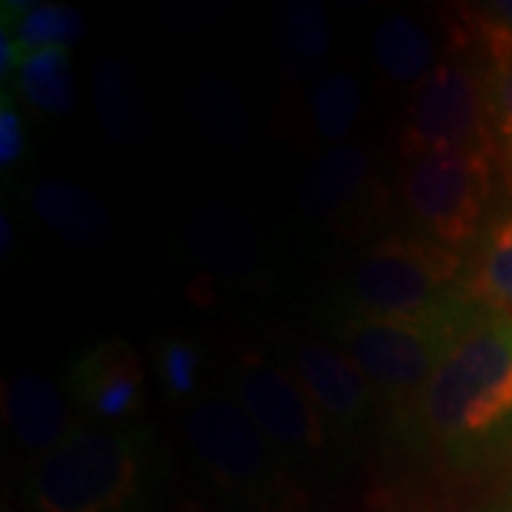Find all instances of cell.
Returning a JSON list of instances; mask_svg holds the SVG:
<instances>
[{"label": "cell", "mask_w": 512, "mask_h": 512, "mask_svg": "<svg viewBox=\"0 0 512 512\" xmlns=\"http://www.w3.org/2000/svg\"><path fill=\"white\" fill-rule=\"evenodd\" d=\"M188 106L197 126L208 134L211 143L222 148H239L248 137L251 117L237 89L222 77H202L188 92Z\"/></svg>", "instance_id": "22"}, {"label": "cell", "mask_w": 512, "mask_h": 512, "mask_svg": "<svg viewBox=\"0 0 512 512\" xmlns=\"http://www.w3.org/2000/svg\"><path fill=\"white\" fill-rule=\"evenodd\" d=\"M12 20V29H6L15 37L23 55L60 49L69 52L86 37V18L72 6L63 3H3V23Z\"/></svg>", "instance_id": "20"}, {"label": "cell", "mask_w": 512, "mask_h": 512, "mask_svg": "<svg viewBox=\"0 0 512 512\" xmlns=\"http://www.w3.org/2000/svg\"><path fill=\"white\" fill-rule=\"evenodd\" d=\"M370 191H376V180L367 151L345 143L325 151L311 165L299 185V208L308 220L336 225L359 214Z\"/></svg>", "instance_id": "11"}, {"label": "cell", "mask_w": 512, "mask_h": 512, "mask_svg": "<svg viewBox=\"0 0 512 512\" xmlns=\"http://www.w3.org/2000/svg\"><path fill=\"white\" fill-rule=\"evenodd\" d=\"M419 427L453 458L512 441V319L476 316L416 399Z\"/></svg>", "instance_id": "1"}, {"label": "cell", "mask_w": 512, "mask_h": 512, "mask_svg": "<svg viewBox=\"0 0 512 512\" xmlns=\"http://www.w3.org/2000/svg\"><path fill=\"white\" fill-rule=\"evenodd\" d=\"M183 512H202V510H197V507H185Z\"/></svg>", "instance_id": "27"}, {"label": "cell", "mask_w": 512, "mask_h": 512, "mask_svg": "<svg viewBox=\"0 0 512 512\" xmlns=\"http://www.w3.org/2000/svg\"><path fill=\"white\" fill-rule=\"evenodd\" d=\"M26 151V128L20 120L18 109L12 106L9 94L0 100V165L12 168Z\"/></svg>", "instance_id": "25"}, {"label": "cell", "mask_w": 512, "mask_h": 512, "mask_svg": "<svg viewBox=\"0 0 512 512\" xmlns=\"http://www.w3.org/2000/svg\"><path fill=\"white\" fill-rule=\"evenodd\" d=\"M328 9L316 0H288L274 20V46L288 83L311 80L330 55Z\"/></svg>", "instance_id": "15"}, {"label": "cell", "mask_w": 512, "mask_h": 512, "mask_svg": "<svg viewBox=\"0 0 512 512\" xmlns=\"http://www.w3.org/2000/svg\"><path fill=\"white\" fill-rule=\"evenodd\" d=\"M29 205L52 234L83 251H97L111 239V217L92 191L69 180H40L29 191Z\"/></svg>", "instance_id": "14"}, {"label": "cell", "mask_w": 512, "mask_h": 512, "mask_svg": "<svg viewBox=\"0 0 512 512\" xmlns=\"http://www.w3.org/2000/svg\"><path fill=\"white\" fill-rule=\"evenodd\" d=\"M464 259L427 234H390L367 248L353 279V316H410L450 302Z\"/></svg>", "instance_id": "4"}, {"label": "cell", "mask_w": 512, "mask_h": 512, "mask_svg": "<svg viewBox=\"0 0 512 512\" xmlns=\"http://www.w3.org/2000/svg\"><path fill=\"white\" fill-rule=\"evenodd\" d=\"M379 512H396V510H379Z\"/></svg>", "instance_id": "28"}, {"label": "cell", "mask_w": 512, "mask_h": 512, "mask_svg": "<svg viewBox=\"0 0 512 512\" xmlns=\"http://www.w3.org/2000/svg\"><path fill=\"white\" fill-rule=\"evenodd\" d=\"M18 92L26 97L32 109L43 114H52V117L69 114L77 100L69 52L46 49V52H32L23 57L18 69Z\"/></svg>", "instance_id": "23"}, {"label": "cell", "mask_w": 512, "mask_h": 512, "mask_svg": "<svg viewBox=\"0 0 512 512\" xmlns=\"http://www.w3.org/2000/svg\"><path fill=\"white\" fill-rule=\"evenodd\" d=\"M493 154L464 151L413 160L402 200L424 234L461 254L478 237L493 197Z\"/></svg>", "instance_id": "7"}, {"label": "cell", "mask_w": 512, "mask_h": 512, "mask_svg": "<svg viewBox=\"0 0 512 512\" xmlns=\"http://www.w3.org/2000/svg\"><path fill=\"white\" fill-rule=\"evenodd\" d=\"M185 441L197 467L222 493L251 501H288L291 484L279 461L282 456L228 393L208 390L188 407Z\"/></svg>", "instance_id": "5"}, {"label": "cell", "mask_w": 512, "mask_h": 512, "mask_svg": "<svg viewBox=\"0 0 512 512\" xmlns=\"http://www.w3.org/2000/svg\"><path fill=\"white\" fill-rule=\"evenodd\" d=\"M92 106L111 143L137 146L148 134V117L137 80L120 57H103L94 63Z\"/></svg>", "instance_id": "17"}, {"label": "cell", "mask_w": 512, "mask_h": 512, "mask_svg": "<svg viewBox=\"0 0 512 512\" xmlns=\"http://www.w3.org/2000/svg\"><path fill=\"white\" fill-rule=\"evenodd\" d=\"M476 35L484 46V83L490 100L493 137L512 165V3H490L476 15Z\"/></svg>", "instance_id": "16"}, {"label": "cell", "mask_w": 512, "mask_h": 512, "mask_svg": "<svg viewBox=\"0 0 512 512\" xmlns=\"http://www.w3.org/2000/svg\"><path fill=\"white\" fill-rule=\"evenodd\" d=\"M234 396L279 456L308 458L328 447V424L291 370L259 350L239 353Z\"/></svg>", "instance_id": "8"}, {"label": "cell", "mask_w": 512, "mask_h": 512, "mask_svg": "<svg viewBox=\"0 0 512 512\" xmlns=\"http://www.w3.org/2000/svg\"><path fill=\"white\" fill-rule=\"evenodd\" d=\"M293 376L325 419L356 427L373 413V384L345 348L305 339L293 348Z\"/></svg>", "instance_id": "10"}, {"label": "cell", "mask_w": 512, "mask_h": 512, "mask_svg": "<svg viewBox=\"0 0 512 512\" xmlns=\"http://www.w3.org/2000/svg\"><path fill=\"white\" fill-rule=\"evenodd\" d=\"M373 60L390 83L416 89L436 69V43L416 18L393 15L373 32Z\"/></svg>", "instance_id": "19"}, {"label": "cell", "mask_w": 512, "mask_h": 512, "mask_svg": "<svg viewBox=\"0 0 512 512\" xmlns=\"http://www.w3.org/2000/svg\"><path fill=\"white\" fill-rule=\"evenodd\" d=\"M146 362L126 339H106L86 350L72 370L77 407L94 427L123 430L146 407Z\"/></svg>", "instance_id": "9"}, {"label": "cell", "mask_w": 512, "mask_h": 512, "mask_svg": "<svg viewBox=\"0 0 512 512\" xmlns=\"http://www.w3.org/2000/svg\"><path fill=\"white\" fill-rule=\"evenodd\" d=\"M362 86L353 74L325 72L319 80H313L308 94V114H311L313 134L325 146H345L353 128L362 120Z\"/></svg>", "instance_id": "21"}, {"label": "cell", "mask_w": 512, "mask_h": 512, "mask_svg": "<svg viewBox=\"0 0 512 512\" xmlns=\"http://www.w3.org/2000/svg\"><path fill=\"white\" fill-rule=\"evenodd\" d=\"M157 379L171 399H191L197 393V379H200L202 353L194 342L183 336H168L157 348Z\"/></svg>", "instance_id": "24"}, {"label": "cell", "mask_w": 512, "mask_h": 512, "mask_svg": "<svg viewBox=\"0 0 512 512\" xmlns=\"http://www.w3.org/2000/svg\"><path fill=\"white\" fill-rule=\"evenodd\" d=\"M464 296L487 316L512 319V214L487 228L464 279Z\"/></svg>", "instance_id": "18"}, {"label": "cell", "mask_w": 512, "mask_h": 512, "mask_svg": "<svg viewBox=\"0 0 512 512\" xmlns=\"http://www.w3.org/2000/svg\"><path fill=\"white\" fill-rule=\"evenodd\" d=\"M0 251H3V256L9 254V245L15 242V234H12V228H9V217H3L0 220Z\"/></svg>", "instance_id": "26"}, {"label": "cell", "mask_w": 512, "mask_h": 512, "mask_svg": "<svg viewBox=\"0 0 512 512\" xmlns=\"http://www.w3.org/2000/svg\"><path fill=\"white\" fill-rule=\"evenodd\" d=\"M0 404L15 444L37 456L57 450L77 430L60 387L40 373H18L6 379Z\"/></svg>", "instance_id": "12"}, {"label": "cell", "mask_w": 512, "mask_h": 512, "mask_svg": "<svg viewBox=\"0 0 512 512\" xmlns=\"http://www.w3.org/2000/svg\"><path fill=\"white\" fill-rule=\"evenodd\" d=\"M188 251L220 282H251L262 268L254 225L228 205H205L188 222Z\"/></svg>", "instance_id": "13"}, {"label": "cell", "mask_w": 512, "mask_h": 512, "mask_svg": "<svg viewBox=\"0 0 512 512\" xmlns=\"http://www.w3.org/2000/svg\"><path fill=\"white\" fill-rule=\"evenodd\" d=\"M148 444L137 427H77L72 439L37 458L29 501L37 512H137Z\"/></svg>", "instance_id": "2"}, {"label": "cell", "mask_w": 512, "mask_h": 512, "mask_svg": "<svg viewBox=\"0 0 512 512\" xmlns=\"http://www.w3.org/2000/svg\"><path fill=\"white\" fill-rule=\"evenodd\" d=\"M493 154V120L484 72L461 57L439 60L410 94L399 154L410 163L436 154Z\"/></svg>", "instance_id": "6"}, {"label": "cell", "mask_w": 512, "mask_h": 512, "mask_svg": "<svg viewBox=\"0 0 512 512\" xmlns=\"http://www.w3.org/2000/svg\"><path fill=\"white\" fill-rule=\"evenodd\" d=\"M476 316L473 302L456 293L450 302L424 313L350 316L339 339L373 390H382L393 402H407L419 399L424 384Z\"/></svg>", "instance_id": "3"}]
</instances>
